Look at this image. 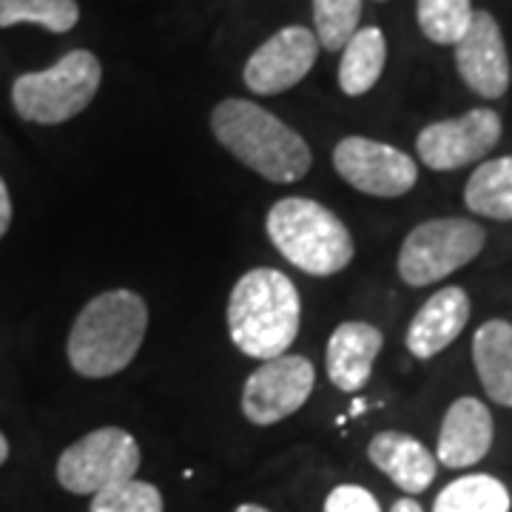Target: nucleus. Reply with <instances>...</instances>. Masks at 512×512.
Wrapping results in <instances>:
<instances>
[{"mask_svg":"<svg viewBox=\"0 0 512 512\" xmlns=\"http://www.w3.org/2000/svg\"><path fill=\"white\" fill-rule=\"evenodd\" d=\"M211 131L225 151L268 183H299L311 171L313 151L308 140L251 100L228 97L214 106Z\"/></svg>","mask_w":512,"mask_h":512,"instance_id":"obj_1","label":"nucleus"},{"mask_svg":"<svg viewBox=\"0 0 512 512\" xmlns=\"http://www.w3.org/2000/svg\"><path fill=\"white\" fill-rule=\"evenodd\" d=\"M146 330L148 305L140 293L126 288L97 293L69 330V365L83 379H109L134 362Z\"/></svg>","mask_w":512,"mask_h":512,"instance_id":"obj_2","label":"nucleus"},{"mask_svg":"<svg viewBox=\"0 0 512 512\" xmlns=\"http://www.w3.org/2000/svg\"><path fill=\"white\" fill-rule=\"evenodd\" d=\"M302 325L299 291L276 268L242 274L228 299V333L239 353L268 362L288 353Z\"/></svg>","mask_w":512,"mask_h":512,"instance_id":"obj_3","label":"nucleus"},{"mask_svg":"<svg viewBox=\"0 0 512 512\" xmlns=\"http://www.w3.org/2000/svg\"><path fill=\"white\" fill-rule=\"evenodd\" d=\"M268 239L293 268L311 276L342 274L356 256L348 225L322 202L285 197L268 211Z\"/></svg>","mask_w":512,"mask_h":512,"instance_id":"obj_4","label":"nucleus"},{"mask_svg":"<svg viewBox=\"0 0 512 512\" xmlns=\"http://www.w3.org/2000/svg\"><path fill=\"white\" fill-rule=\"evenodd\" d=\"M103 83V66L89 49H72L43 72L20 74L12 83V106L20 120L60 126L92 106Z\"/></svg>","mask_w":512,"mask_h":512,"instance_id":"obj_5","label":"nucleus"},{"mask_svg":"<svg viewBox=\"0 0 512 512\" xmlns=\"http://www.w3.org/2000/svg\"><path fill=\"white\" fill-rule=\"evenodd\" d=\"M487 242L484 228L464 217H439L416 225L402 242L396 268L404 285L427 288L470 265Z\"/></svg>","mask_w":512,"mask_h":512,"instance_id":"obj_6","label":"nucleus"},{"mask_svg":"<svg viewBox=\"0 0 512 512\" xmlns=\"http://www.w3.org/2000/svg\"><path fill=\"white\" fill-rule=\"evenodd\" d=\"M140 461V444L128 430L100 427L60 453L55 476L69 493L94 495L109 484L137 476Z\"/></svg>","mask_w":512,"mask_h":512,"instance_id":"obj_7","label":"nucleus"},{"mask_svg":"<svg viewBox=\"0 0 512 512\" xmlns=\"http://www.w3.org/2000/svg\"><path fill=\"white\" fill-rule=\"evenodd\" d=\"M316 387L311 359L282 353L256 367L242 387V413L256 427H271L299 413Z\"/></svg>","mask_w":512,"mask_h":512,"instance_id":"obj_8","label":"nucleus"},{"mask_svg":"<svg viewBox=\"0 0 512 512\" xmlns=\"http://www.w3.org/2000/svg\"><path fill=\"white\" fill-rule=\"evenodd\" d=\"M333 168L356 191L382 200L404 197L419 180V165L413 157L387 143L356 134L339 140V146L333 148Z\"/></svg>","mask_w":512,"mask_h":512,"instance_id":"obj_9","label":"nucleus"},{"mask_svg":"<svg viewBox=\"0 0 512 512\" xmlns=\"http://www.w3.org/2000/svg\"><path fill=\"white\" fill-rule=\"evenodd\" d=\"M501 117L493 109H470L453 120H439L419 131L416 154L433 171H456L487 157L501 140Z\"/></svg>","mask_w":512,"mask_h":512,"instance_id":"obj_10","label":"nucleus"},{"mask_svg":"<svg viewBox=\"0 0 512 512\" xmlns=\"http://www.w3.org/2000/svg\"><path fill=\"white\" fill-rule=\"evenodd\" d=\"M319 49V37L308 26H285L248 57L242 80L259 97L288 92L316 66Z\"/></svg>","mask_w":512,"mask_h":512,"instance_id":"obj_11","label":"nucleus"},{"mask_svg":"<svg viewBox=\"0 0 512 512\" xmlns=\"http://www.w3.org/2000/svg\"><path fill=\"white\" fill-rule=\"evenodd\" d=\"M456 69L470 92L498 100L510 89V55L498 20L478 9L464 37L456 43Z\"/></svg>","mask_w":512,"mask_h":512,"instance_id":"obj_12","label":"nucleus"},{"mask_svg":"<svg viewBox=\"0 0 512 512\" xmlns=\"http://www.w3.org/2000/svg\"><path fill=\"white\" fill-rule=\"evenodd\" d=\"M493 447V416L490 407L473 396H461L447 407L441 421L436 461L450 470L473 467Z\"/></svg>","mask_w":512,"mask_h":512,"instance_id":"obj_13","label":"nucleus"},{"mask_svg":"<svg viewBox=\"0 0 512 512\" xmlns=\"http://www.w3.org/2000/svg\"><path fill=\"white\" fill-rule=\"evenodd\" d=\"M467 322H470V296L464 293V288L453 285L433 293L407 328L404 336L407 350L419 362H427L439 356L444 348H450L461 336V330L467 328Z\"/></svg>","mask_w":512,"mask_h":512,"instance_id":"obj_14","label":"nucleus"},{"mask_svg":"<svg viewBox=\"0 0 512 512\" xmlns=\"http://www.w3.org/2000/svg\"><path fill=\"white\" fill-rule=\"evenodd\" d=\"M382 330L370 322H342L330 333L325 367L330 384H336L342 393L362 390L373 373L376 356L382 353Z\"/></svg>","mask_w":512,"mask_h":512,"instance_id":"obj_15","label":"nucleus"},{"mask_svg":"<svg viewBox=\"0 0 512 512\" xmlns=\"http://www.w3.org/2000/svg\"><path fill=\"white\" fill-rule=\"evenodd\" d=\"M367 458L407 495L424 493L439 470L436 453H430L419 439L399 430L376 433L367 444Z\"/></svg>","mask_w":512,"mask_h":512,"instance_id":"obj_16","label":"nucleus"},{"mask_svg":"<svg viewBox=\"0 0 512 512\" xmlns=\"http://www.w3.org/2000/svg\"><path fill=\"white\" fill-rule=\"evenodd\" d=\"M473 362L490 402L512 407V325L490 319L473 336Z\"/></svg>","mask_w":512,"mask_h":512,"instance_id":"obj_17","label":"nucleus"},{"mask_svg":"<svg viewBox=\"0 0 512 512\" xmlns=\"http://www.w3.org/2000/svg\"><path fill=\"white\" fill-rule=\"evenodd\" d=\"M384 63H387V40L382 29L379 26L359 29L342 49L339 89L348 97H362L379 83Z\"/></svg>","mask_w":512,"mask_h":512,"instance_id":"obj_18","label":"nucleus"},{"mask_svg":"<svg viewBox=\"0 0 512 512\" xmlns=\"http://www.w3.org/2000/svg\"><path fill=\"white\" fill-rule=\"evenodd\" d=\"M464 205L495 222H512V154L481 163L464 185Z\"/></svg>","mask_w":512,"mask_h":512,"instance_id":"obj_19","label":"nucleus"},{"mask_svg":"<svg viewBox=\"0 0 512 512\" xmlns=\"http://www.w3.org/2000/svg\"><path fill=\"white\" fill-rule=\"evenodd\" d=\"M510 490L487 473L456 478L433 504V512H510Z\"/></svg>","mask_w":512,"mask_h":512,"instance_id":"obj_20","label":"nucleus"},{"mask_svg":"<svg viewBox=\"0 0 512 512\" xmlns=\"http://www.w3.org/2000/svg\"><path fill=\"white\" fill-rule=\"evenodd\" d=\"M77 20V0H0V29L32 23L52 35H66L77 26Z\"/></svg>","mask_w":512,"mask_h":512,"instance_id":"obj_21","label":"nucleus"},{"mask_svg":"<svg viewBox=\"0 0 512 512\" xmlns=\"http://www.w3.org/2000/svg\"><path fill=\"white\" fill-rule=\"evenodd\" d=\"M473 0H419L416 18L424 37L436 46H456L473 20Z\"/></svg>","mask_w":512,"mask_h":512,"instance_id":"obj_22","label":"nucleus"},{"mask_svg":"<svg viewBox=\"0 0 512 512\" xmlns=\"http://www.w3.org/2000/svg\"><path fill=\"white\" fill-rule=\"evenodd\" d=\"M359 20L362 0H313V32L328 52L345 49V43L359 32Z\"/></svg>","mask_w":512,"mask_h":512,"instance_id":"obj_23","label":"nucleus"},{"mask_svg":"<svg viewBox=\"0 0 512 512\" xmlns=\"http://www.w3.org/2000/svg\"><path fill=\"white\" fill-rule=\"evenodd\" d=\"M163 495L148 481H117L94 493L89 512H163Z\"/></svg>","mask_w":512,"mask_h":512,"instance_id":"obj_24","label":"nucleus"},{"mask_svg":"<svg viewBox=\"0 0 512 512\" xmlns=\"http://www.w3.org/2000/svg\"><path fill=\"white\" fill-rule=\"evenodd\" d=\"M325 512H382L370 490L359 484H339L325 498Z\"/></svg>","mask_w":512,"mask_h":512,"instance_id":"obj_25","label":"nucleus"},{"mask_svg":"<svg viewBox=\"0 0 512 512\" xmlns=\"http://www.w3.org/2000/svg\"><path fill=\"white\" fill-rule=\"evenodd\" d=\"M9 225H12V197H9V188L3 183V177H0V239L6 237Z\"/></svg>","mask_w":512,"mask_h":512,"instance_id":"obj_26","label":"nucleus"},{"mask_svg":"<svg viewBox=\"0 0 512 512\" xmlns=\"http://www.w3.org/2000/svg\"><path fill=\"white\" fill-rule=\"evenodd\" d=\"M390 512H424V510H421L419 501H413V498H399V501L390 507Z\"/></svg>","mask_w":512,"mask_h":512,"instance_id":"obj_27","label":"nucleus"},{"mask_svg":"<svg viewBox=\"0 0 512 512\" xmlns=\"http://www.w3.org/2000/svg\"><path fill=\"white\" fill-rule=\"evenodd\" d=\"M6 458H9V441H6V436L0 433V467L6 464Z\"/></svg>","mask_w":512,"mask_h":512,"instance_id":"obj_28","label":"nucleus"},{"mask_svg":"<svg viewBox=\"0 0 512 512\" xmlns=\"http://www.w3.org/2000/svg\"><path fill=\"white\" fill-rule=\"evenodd\" d=\"M365 410H367L365 399H356V402H353V407H350V416H362Z\"/></svg>","mask_w":512,"mask_h":512,"instance_id":"obj_29","label":"nucleus"},{"mask_svg":"<svg viewBox=\"0 0 512 512\" xmlns=\"http://www.w3.org/2000/svg\"><path fill=\"white\" fill-rule=\"evenodd\" d=\"M234 512H271V510H265V507H259V504H239Z\"/></svg>","mask_w":512,"mask_h":512,"instance_id":"obj_30","label":"nucleus"}]
</instances>
